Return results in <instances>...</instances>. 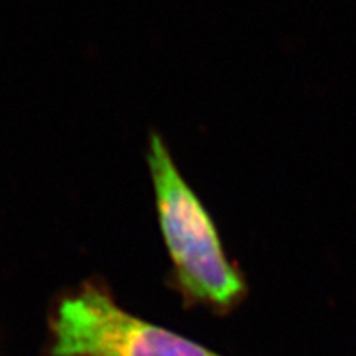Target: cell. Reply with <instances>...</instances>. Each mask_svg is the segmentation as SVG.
Wrapping results in <instances>:
<instances>
[{"instance_id": "obj_1", "label": "cell", "mask_w": 356, "mask_h": 356, "mask_svg": "<svg viewBox=\"0 0 356 356\" xmlns=\"http://www.w3.org/2000/svg\"><path fill=\"white\" fill-rule=\"evenodd\" d=\"M147 163L160 233L173 267V286L185 304L216 314L234 310L248 296L244 275L228 259L215 221L181 177L159 134L150 136Z\"/></svg>"}, {"instance_id": "obj_2", "label": "cell", "mask_w": 356, "mask_h": 356, "mask_svg": "<svg viewBox=\"0 0 356 356\" xmlns=\"http://www.w3.org/2000/svg\"><path fill=\"white\" fill-rule=\"evenodd\" d=\"M48 356H221L129 314L102 284L86 282L58 302Z\"/></svg>"}]
</instances>
